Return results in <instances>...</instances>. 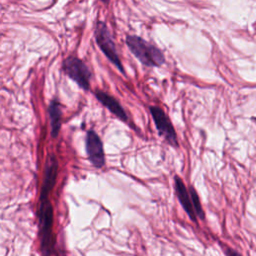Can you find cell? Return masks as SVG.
Instances as JSON below:
<instances>
[{"label":"cell","instance_id":"2","mask_svg":"<svg viewBox=\"0 0 256 256\" xmlns=\"http://www.w3.org/2000/svg\"><path fill=\"white\" fill-rule=\"evenodd\" d=\"M125 42L131 53L143 65L148 67H159L165 62L163 52L143 38L136 35H128Z\"/></svg>","mask_w":256,"mask_h":256},{"label":"cell","instance_id":"3","mask_svg":"<svg viewBox=\"0 0 256 256\" xmlns=\"http://www.w3.org/2000/svg\"><path fill=\"white\" fill-rule=\"evenodd\" d=\"M94 36H95V41L97 45L99 46L101 51L105 54V56L108 58V60L112 62V64H114L121 73L124 74L125 73L124 68L122 66L121 60L116 50V46L113 41L112 35L104 21H98L96 23Z\"/></svg>","mask_w":256,"mask_h":256},{"label":"cell","instance_id":"1","mask_svg":"<svg viewBox=\"0 0 256 256\" xmlns=\"http://www.w3.org/2000/svg\"><path fill=\"white\" fill-rule=\"evenodd\" d=\"M58 173V160L54 154H49L45 163L44 180L40 193L39 206V235L43 254L54 253L55 240L52 233L53 207L49 200V194L53 189Z\"/></svg>","mask_w":256,"mask_h":256},{"label":"cell","instance_id":"8","mask_svg":"<svg viewBox=\"0 0 256 256\" xmlns=\"http://www.w3.org/2000/svg\"><path fill=\"white\" fill-rule=\"evenodd\" d=\"M95 96H96L97 100L103 106H105L112 114H114L117 118H119L123 122L127 121L128 116H127L125 110L123 109V107L120 105V103L113 96H111V95H109L106 92L101 91V90H96L95 91Z\"/></svg>","mask_w":256,"mask_h":256},{"label":"cell","instance_id":"9","mask_svg":"<svg viewBox=\"0 0 256 256\" xmlns=\"http://www.w3.org/2000/svg\"><path fill=\"white\" fill-rule=\"evenodd\" d=\"M48 115L50 118L51 136L53 138H56L58 136V133L61 127V117H62L61 106L56 99L50 102L48 106Z\"/></svg>","mask_w":256,"mask_h":256},{"label":"cell","instance_id":"4","mask_svg":"<svg viewBox=\"0 0 256 256\" xmlns=\"http://www.w3.org/2000/svg\"><path fill=\"white\" fill-rule=\"evenodd\" d=\"M62 68L64 73L70 77L77 85L84 89H90V79H91V72L88 66L78 57L75 56H68L64 59Z\"/></svg>","mask_w":256,"mask_h":256},{"label":"cell","instance_id":"10","mask_svg":"<svg viewBox=\"0 0 256 256\" xmlns=\"http://www.w3.org/2000/svg\"><path fill=\"white\" fill-rule=\"evenodd\" d=\"M189 193H190L192 204H193V207H194V210H195V213H196L197 217H199L200 219L203 220L205 218V213L202 209V206H201V203H200V200H199V196H198V194H197V192H196V190L194 189L193 186L189 187Z\"/></svg>","mask_w":256,"mask_h":256},{"label":"cell","instance_id":"11","mask_svg":"<svg viewBox=\"0 0 256 256\" xmlns=\"http://www.w3.org/2000/svg\"><path fill=\"white\" fill-rule=\"evenodd\" d=\"M101 1H104V2H107L108 0H101Z\"/></svg>","mask_w":256,"mask_h":256},{"label":"cell","instance_id":"7","mask_svg":"<svg viewBox=\"0 0 256 256\" xmlns=\"http://www.w3.org/2000/svg\"><path fill=\"white\" fill-rule=\"evenodd\" d=\"M174 189H175V194H176L180 204L182 205L183 209L188 214L189 218L193 222H196L197 221V215L195 213V210H194V207H193V204H192L190 193L187 190L184 182L182 181V179L178 175L174 176Z\"/></svg>","mask_w":256,"mask_h":256},{"label":"cell","instance_id":"5","mask_svg":"<svg viewBox=\"0 0 256 256\" xmlns=\"http://www.w3.org/2000/svg\"><path fill=\"white\" fill-rule=\"evenodd\" d=\"M149 110L159 135L163 136L171 146L178 147L177 134L169 117L158 106H150Z\"/></svg>","mask_w":256,"mask_h":256},{"label":"cell","instance_id":"6","mask_svg":"<svg viewBox=\"0 0 256 256\" xmlns=\"http://www.w3.org/2000/svg\"><path fill=\"white\" fill-rule=\"evenodd\" d=\"M86 152L89 161L94 167L102 168L105 165L103 143L94 130H88L86 133Z\"/></svg>","mask_w":256,"mask_h":256}]
</instances>
